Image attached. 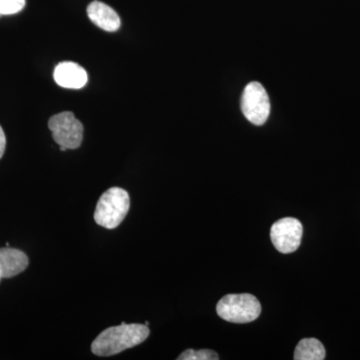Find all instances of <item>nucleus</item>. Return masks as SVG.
I'll return each mask as SVG.
<instances>
[{"mask_svg":"<svg viewBox=\"0 0 360 360\" xmlns=\"http://www.w3.org/2000/svg\"><path fill=\"white\" fill-rule=\"evenodd\" d=\"M150 330L146 324H127L112 326L103 330L91 345V350L97 356H111L123 350L136 347L144 342Z\"/></svg>","mask_w":360,"mask_h":360,"instance_id":"nucleus-1","label":"nucleus"},{"mask_svg":"<svg viewBox=\"0 0 360 360\" xmlns=\"http://www.w3.org/2000/svg\"><path fill=\"white\" fill-rule=\"evenodd\" d=\"M129 207V193L120 187H111L99 198L94 220L104 229H115L124 220Z\"/></svg>","mask_w":360,"mask_h":360,"instance_id":"nucleus-2","label":"nucleus"},{"mask_svg":"<svg viewBox=\"0 0 360 360\" xmlns=\"http://www.w3.org/2000/svg\"><path fill=\"white\" fill-rule=\"evenodd\" d=\"M217 312L220 319L232 323H248L258 319L262 305L255 296L248 293L229 295L217 303Z\"/></svg>","mask_w":360,"mask_h":360,"instance_id":"nucleus-3","label":"nucleus"},{"mask_svg":"<svg viewBox=\"0 0 360 360\" xmlns=\"http://www.w3.org/2000/svg\"><path fill=\"white\" fill-rule=\"evenodd\" d=\"M54 141L68 149H77L84 139V125L70 111L58 113L49 122Z\"/></svg>","mask_w":360,"mask_h":360,"instance_id":"nucleus-4","label":"nucleus"},{"mask_svg":"<svg viewBox=\"0 0 360 360\" xmlns=\"http://www.w3.org/2000/svg\"><path fill=\"white\" fill-rule=\"evenodd\" d=\"M241 108L248 122L255 125L266 122L270 112V103L266 90L259 82L246 85L241 99Z\"/></svg>","mask_w":360,"mask_h":360,"instance_id":"nucleus-5","label":"nucleus"},{"mask_svg":"<svg viewBox=\"0 0 360 360\" xmlns=\"http://www.w3.org/2000/svg\"><path fill=\"white\" fill-rule=\"evenodd\" d=\"M303 234V226L300 220L285 217L277 220L270 229L272 245L281 253L295 252L298 250Z\"/></svg>","mask_w":360,"mask_h":360,"instance_id":"nucleus-6","label":"nucleus"},{"mask_svg":"<svg viewBox=\"0 0 360 360\" xmlns=\"http://www.w3.org/2000/svg\"><path fill=\"white\" fill-rule=\"evenodd\" d=\"M53 77L59 86L70 89H82L89 80L84 68L70 61L59 63L54 70Z\"/></svg>","mask_w":360,"mask_h":360,"instance_id":"nucleus-7","label":"nucleus"},{"mask_svg":"<svg viewBox=\"0 0 360 360\" xmlns=\"http://www.w3.org/2000/svg\"><path fill=\"white\" fill-rule=\"evenodd\" d=\"M87 15L94 25L105 32H117L122 25L120 15L115 9L97 0L87 7Z\"/></svg>","mask_w":360,"mask_h":360,"instance_id":"nucleus-8","label":"nucleus"},{"mask_svg":"<svg viewBox=\"0 0 360 360\" xmlns=\"http://www.w3.org/2000/svg\"><path fill=\"white\" fill-rule=\"evenodd\" d=\"M30 260L27 255L21 250L9 248L8 246L0 248V274L2 278H11L25 271Z\"/></svg>","mask_w":360,"mask_h":360,"instance_id":"nucleus-9","label":"nucleus"},{"mask_svg":"<svg viewBox=\"0 0 360 360\" xmlns=\"http://www.w3.org/2000/svg\"><path fill=\"white\" fill-rule=\"evenodd\" d=\"M326 348L316 338H304L295 347V360H323L326 359Z\"/></svg>","mask_w":360,"mask_h":360,"instance_id":"nucleus-10","label":"nucleus"},{"mask_svg":"<svg viewBox=\"0 0 360 360\" xmlns=\"http://www.w3.org/2000/svg\"><path fill=\"white\" fill-rule=\"evenodd\" d=\"M179 360H219V354L210 349H187L177 357Z\"/></svg>","mask_w":360,"mask_h":360,"instance_id":"nucleus-11","label":"nucleus"},{"mask_svg":"<svg viewBox=\"0 0 360 360\" xmlns=\"http://www.w3.org/2000/svg\"><path fill=\"white\" fill-rule=\"evenodd\" d=\"M25 4V0H0V16L20 13Z\"/></svg>","mask_w":360,"mask_h":360,"instance_id":"nucleus-12","label":"nucleus"},{"mask_svg":"<svg viewBox=\"0 0 360 360\" xmlns=\"http://www.w3.org/2000/svg\"><path fill=\"white\" fill-rule=\"evenodd\" d=\"M6 137L4 134V129L0 127V158L4 155V151H6Z\"/></svg>","mask_w":360,"mask_h":360,"instance_id":"nucleus-13","label":"nucleus"},{"mask_svg":"<svg viewBox=\"0 0 360 360\" xmlns=\"http://www.w3.org/2000/svg\"><path fill=\"white\" fill-rule=\"evenodd\" d=\"M1 278H2V277H1V274H0V279H1Z\"/></svg>","mask_w":360,"mask_h":360,"instance_id":"nucleus-14","label":"nucleus"}]
</instances>
